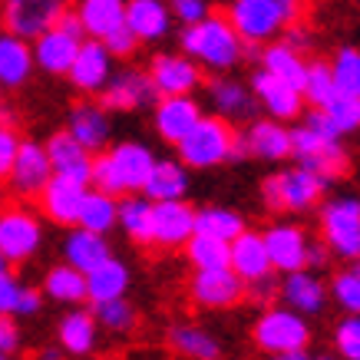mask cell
Wrapping results in <instances>:
<instances>
[{
	"label": "cell",
	"mask_w": 360,
	"mask_h": 360,
	"mask_svg": "<svg viewBox=\"0 0 360 360\" xmlns=\"http://www.w3.org/2000/svg\"><path fill=\"white\" fill-rule=\"evenodd\" d=\"M155 169V153L146 142L126 139L110 146L106 153L93 155V179L89 186L106 195H142V188L149 182Z\"/></svg>",
	"instance_id": "cell-1"
},
{
	"label": "cell",
	"mask_w": 360,
	"mask_h": 360,
	"mask_svg": "<svg viewBox=\"0 0 360 360\" xmlns=\"http://www.w3.org/2000/svg\"><path fill=\"white\" fill-rule=\"evenodd\" d=\"M179 40H182V53L192 63L212 70V73H221V77L241 63V50H245L225 13H208L202 23L186 27Z\"/></svg>",
	"instance_id": "cell-2"
},
{
	"label": "cell",
	"mask_w": 360,
	"mask_h": 360,
	"mask_svg": "<svg viewBox=\"0 0 360 360\" xmlns=\"http://www.w3.org/2000/svg\"><path fill=\"white\" fill-rule=\"evenodd\" d=\"M225 17L245 46H268L271 37L301 20V4L295 0H235L229 4Z\"/></svg>",
	"instance_id": "cell-3"
},
{
	"label": "cell",
	"mask_w": 360,
	"mask_h": 360,
	"mask_svg": "<svg viewBox=\"0 0 360 360\" xmlns=\"http://www.w3.org/2000/svg\"><path fill=\"white\" fill-rule=\"evenodd\" d=\"M324 192H328V182L301 165L262 179V202L268 212H278V215L281 212H311L314 205H324Z\"/></svg>",
	"instance_id": "cell-4"
},
{
	"label": "cell",
	"mask_w": 360,
	"mask_h": 360,
	"mask_svg": "<svg viewBox=\"0 0 360 360\" xmlns=\"http://www.w3.org/2000/svg\"><path fill=\"white\" fill-rule=\"evenodd\" d=\"M235 136L238 129L229 126L219 116H202L195 129L188 132L186 139L175 146V159L186 165L188 172L192 169H215V165H225L231 159V146H235Z\"/></svg>",
	"instance_id": "cell-5"
},
{
	"label": "cell",
	"mask_w": 360,
	"mask_h": 360,
	"mask_svg": "<svg viewBox=\"0 0 360 360\" xmlns=\"http://www.w3.org/2000/svg\"><path fill=\"white\" fill-rule=\"evenodd\" d=\"M321 241L344 262H360V195H334L317 215Z\"/></svg>",
	"instance_id": "cell-6"
},
{
	"label": "cell",
	"mask_w": 360,
	"mask_h": 360,
	"mask_svg": "<svg viewBox=\"0 0 360 360\" xmlns=\"http://www.w3.org/2000/svg\"><path fill=\"white\" fill-rule=\"evenodd\" d=\"M291 155L297 159L301 169L314 172L317 179H324L328 186L330 182H340V179L350 172L347 146L340 139L317 136V132H311L307 126H301V122L291 129Z\"/></svg>",
	"instance_id": "cell-7"
},
{
	"label": "cell",
	"mask_w": 360,
	"mask_h": 360,
	"mask_svg": "<svg viewBox=\"0 0 360 360\" xmlns=\"http://www.w3.org/2000/svg\"><path fill=\"white\" fill-rule=\"evenodd\" d=\"M251 340H255V347L271 354V357L295 354V350H307V344H311V324L295 311L274 304L258 314L255 328H251Z\"/></svg>",
	"instance_id": "cell-8"
},
{
	"label": "cell",
	"mask_w": 360,
	"mask_h": 360,
	"mask_svg": "<svg viewBox=\"0 0 360 360\" xmlns=\"http://www.w3.org/2000/svg\"><path fill=\"white\" fill-rule=\"evenodd\" d=\"M44 248V221L27 205L0 208V255L7 264L30 262L37 251Z\"/></svg>",
	"instance_id": "cell-9"
},
{
	"label": "cell",
	"mask_w": 360,
	"mask_h": 360,
	"mask_svg": "<svg viewBox=\"0 0 360 360\" xmlns=\"http://www.w3.org/2000/svg\"><path fill=\"white\" fill-rule=\"evenodd\" d=\"M63 11H66L63 0H7L0 7V30L17 37V40L33 44L44 33L53 30Z\"/></svg>",
	"instance_id": "cell-10"
},
{
	"label": "cell",
	"mask_w": 360,
	"mask_h": 360,
	"mask_svg": "<svg viewBox=\"0 0 360 360\" xmlns=\"http://www.w3.org/2000/svg\"><path fill=\"white\" fill-rule=\"evenodd\" d=\"M96 103L106 112H132V110H142V106H155V103H159V93H155L153 79H149L146 70L126 66L120 73H112V79L106 83V89L99 93Z\"/></svg>",
	"instance_id": "cell-11"
},
{
	"label": "cell",
	"mask_w": 360,
	"mask_h": 360,
	"mask_svg": "<svg viewBox=\"0 0 360 360\" xmlns=\"http://www.w3.org/2000/svg\"><path fill=\"white\" fill-rule=\"evenodd\" d=\"M149 79H153L159 99L169 96H192L202 86V66L192 63L182 50L179 53H155L149 60Z\"/></svg>",
	"instance_id": "cell-12"
},
{
	"label": "cell",
	"mask_w": 360,
	"mask_h": 360,
	"mask_svg": "<svg viewBox=\"0 0 360 360\" xmlns=\"http://www.w3.org/2000/svg\"><path fill=\"white\" fill-rule=\"evenodd\" d=\"M264 248H268V258H271V268L278 274H297L307 268V248H311V238L307 231L295 221H274L262 231Z\"/></svg>",
	"instance_id": "cell-13"
},
{
	"label": "cell",
	"mask_w": 360,
	"mask_h": 360,
	"mask_svg": "<svg viewBox=\"0 0 360 360\" xmlns=\"http://www.w3.org/2000/svg\"><path fill=\"white\" fill-rule=\"evenodd\" d=\"M251 96L258 99V106H262L264 112H268V120L274 122H295L304 116V96H301V89L295 86H288L284 79L271 77V73H264V70H255L251 73Z\"/></svg>",
	"instance_id": "cell-14"
},
{
	"label": "cell",
	"mask_w": 360,
	"mask_h": 360,
	"mask_svg": "<svg viewBox=\"0 0 360 360\" xmlns=\"http://www.w3.org/2000/svg\"><path fill=\"white\" fill-rule=\"evenodd\" d=\"M188 295L202 311H229L248 297V288L231 268L221 271H195L188 281Z\"/></svg>",
	"instance_id": "cell-15"
},
{
	"label": "cell",
	"mask_w": 360,
	"mask_h": 360,
	"mask_svg": "<svg viewBox=\"0 0 360 360\" xmlns=\"http://www.w3.org/2000/svg\"><path fill=\"white\" fill-rule=\"evenodd\" d=\"M202 103L195 96H169L153 106V129L169 146H179L202 122Z\"/></svg>",
	"instance_id": "cell-16"
},
{
	"label": "cell",
	"mask_w": 360,
	"mask_h": 360,
	"mask_svg": "<svg viewBox=\"0 0 360 360\" xmlns=\"http://www.w3.org/2000/svg\"><path fill=\"white\" fill-rule=\"evenodd\" d=\"M53 179V169H50V155H46L44 142L37 139H23L20 142V153H17V162H13L11 172V188L13 195L20 198H40L46 186Z\"/></svg>",
	"instance_id": "cell-17"
},
{
	"label": "cell",
	"mask_w": 360,
	"mask_h": 360,
	"mask_svg": "<svg viewBox=\"0 0 360 360\" xmlns=\"http://www.w3.org/2000/svg\"><path fill=\"white\" fill-rule=\"evenodd\" d=\"M278 301L281 307L295 311L307 321V317H317L324 307H328L330 295H328V284L321 281V274L314 271H297V274H284L281 284H278Z\"/></svg>",
	"instance_id": "cell-18"
},
{
	"label": "cell",
	"mask_w": 360,
	"mask_h": 360,
	"mask_svg": "<svg viewBox=\"0 0 360 360\" xmlns=\"http://www.w3.org/2000/svg\"><path fill=\"white\" fill-rule=\"evenodd\" d=\"M66 132H70L86 153L99 155V153H106V146H110L112 120L96 99H79L77 106L70 110V116H66Z\"/></svg>",
	"instance_id": "cell-19"
},
{
	"label": "cell",
	"mask_w": 360,
	"mask_h": 360,
	"mask_svg": "<svg viewBox=\"0 0 360 360\" xmlns=\"http://www.w3.org/2000/svg\"><path fill=\"white\" fill-rule=\"evenodd\" d=\"M208 96H212V106L219 112V120H225L229 126H238V122H255L262 120V106L258 99L251 96V89L235 77H215L208 83Z\"/></svg>",
	"instance_id": "cell-20"
},
{
	"label": "cell",
	"mask_w": 360,
	"mask_h": 360,
	"mask_svg": "<svg viewBox=\"0 0 360 360\" xmlns=\"http://www.w3.org/2000/svg\"><path fill=\"white\" fill-rule=\"evenodd\" d=\"M112 60L110 50L103 44H96V40H86V44L79 46L77 53V63L70 66V73H66V79L73 83V89L77 93H83V96H99L103 89H106V83L112 79Z\"/></svg>",
	"instance_id": "cell-21"
},
{
	"label": "cell",
	"mask_w": 360,
	"mask_h": 360,
	"mask_svg": "<svg viewBox=\"0 0 360 360\" xmlns=\"http://www.w3.org/2000/svg\"><path fill=\"white\" fill-rule=\"evenodd\" d=\"M46 155H50V169L60 179H70V182H79V186H89L93 179V153H86L66 129L53 132L50 139L44 142Z\"/></svg>",
	"instance_id": "cell-22"
},
{
	"label": "cell",
	"mask_w": 360,
	"mask_h": 360,
	"mask_svg": "<svg viewBox=\"0 0 360 360\" xmlns=\"http://www.w3.org/2000/svg\"><path fill=\"white\" fill-rule=\"evenodd\" d=\"M89 186H79V182H70V179H60L53 175L50 186L40 192V212L44 219H50L53 225H63V229H77L79 221V208H83V198H86Z\"/></svg>",
	"instance_id": "cell-23"
},
{
	"label": "cell",
	"mask_w": 360,
	"mask_h": 360,
	"mask_svg": "<svg viewBox=\"0 0 360 360\" xmlns=\"http://www.w3.org/2000/svg\"><path fill=\"white\" fill-rule=\"evenodd\" d=\"M229 268L238 274L241 281H245V288L274 278V268H271V258H268V248H264L262 231H251L248 229L241 238L231 241Z\"/></svg>",
	"instance_id": "cell-24"
},
{
	"label": "cell",
	"mask_w": 360,
	"mask_h": 360,
	"mask_svg": "<svg viewBox=\"0 0 360 360\" xmlns=\"http://www.w3.org/2000/svg\"><path fill=\"white\" fill-rule=\"evenodd\" d=\"M116 258L110 248V241L103 235H93V231H83V229H70V235L63 238V264H70L73 271H79L83 278L103 268V264Z\"/></svg>",
	"instance_id": "cell-25"
},
{
	"label": "cell",
	"mask_w": 360,
	"mask_h": 360,
	"mask_svg": "<svg viewBox=\"0 0 360 360\" xmlns=\"http://www.w3.org/2000/svg\"><path fill=\"white\" fill-rule=\"evenodd\" d=\"M195 238V208L188 202H159L155 205V241L162 248H186Z\"/></svg>",
	"instance_id": "cell-26"
},
{
	"label": "cell",
	"mask_w": 360,
	"mask_h": 360,
	"mask_svg": "<svg viewBox=\"0 0 360 360\" xmlns=\"http://www.w3.org/2000/svg\"><path fill=\"white\" fill-rule=\"evenodd\" d=\"M126 27L139 44H159L172 30V11L162 0H129L126 4Z\"/></svg>",
	"instance_id": "cell-27"
},
{
	"label": "cell",
	"mask_w": 360,
	"mask_h": 360,
	"mask_svg": "<svg viewBox=\"0 0 360 360\" xmlns=\"http://www.w3.org/2000/svg\"><path fill=\"white\" fill-rule=\"evenodd\" d=\"M241 136H245V146H248V155H255V159L281 162V159L291 155V126H284V122L262 116V120L251 122Z\"/></svg>",
	"instance_id": "cell-28"
},
{
	"label": "cell",
	"mask_w": 360,
	"mask_h": 360,
	"mask_svg": "<svg viewBox=\"0 0 360 360\" xmlns=\"http://www.w3.org/2000/svg\"><path fill=\"white\" fill-rule=\"evenodd\" d=\"M188 186H192V172L179 159H155V169L149 182L142 188V198H149L153 205L159 202H186Z\"/></svg>",
	"instance_id": "cell-29"
},
{
	"label": "cell",
	"mask_w": 360,
	"mask_h": 360,
	"mask_svg": "<svg viewBox=\"0 0 360 360\" xmlns=\"http://www.w3.org/2000/svg\"><path fill=\"white\" fill-rule=\"evenodd\" d=\"M83 44H86V40H83ZM83 44L53 27V30L44 33L40 40H33V63H37V70H44L50 77H66L70 66L77 63V53Z\"/></svg>",
	"instance_id": "cell-30"
},
{
	"label": "cell",
	"mask_w": 360,
	"mask_h": 360,
	"mask_svg": "<svg viewBox=\"0 0 360 360\" xmlns=\"http://www.w3.org/2000/svg\"><path fill=\"white\" fill-rule=\"evenodd\" d=\"M56 340H60V350L73 354V357H86L96 350L99 340V324L93 311H83V307H73L60 317L56 324Z\"/></svg>",
	"instance_id": "cell-31"
},
{
	"label": "cell",
	"mask_w": 360,
	"mask_h": 360,
	"mask_svg": "<svg viewBox=\"0 0 360 360\" xmlns=\"http://www.w3.org/2000/svg\"><path fill=\"white\" fill-rule=\"evenodd\" d=\"M86 40L106 44L112 33L126 27V4L122 0H83L77 7Z\"/></svg>",
	"instance_id": "cell-32"
},
{
	"label": "cell",
	"mask_w": 360,
	"mask_h": 360,
	"mask_svg": "<svg viewBox=\"0 0 360 360\" xmlns=\"http://www.w3.org/2000/svg\"><path fill=\"white\" fill-rule=\"evenodd\" d=\"M169 347L175 354H182L186 360H221V340L212 334V330L198 328L192 321H175L169 328Z\"/></svg>",
	"instance_id": "cell-33"
},
{
	"label": "cell",
	"mask_w": 360,
	"mask_h": 360,
	"mask_svg": "<svg viewBox=\"0 0 360 360\" xmlns=\"http://www.w3.org/2000/svg\"><path fill=\"white\" fill-rule=\"evenodd\" d=\"M33 44L17 40L11 33H0V86L4 89H20L33 77Z\"/></svg>",
	"instance_id": "cell-34"
},
{
	"label": "cell",
	"mask_w": 360,
	"mask_h": 360,
	"mask_svg": "<svg viewBox=\"0 0 360 360\" xmlns=\"http://www.w3.org/2000/svg\"><path fill=\"white\" fill-rule=\"evenodd\" d=\"M132 284V271L129 264L120 262V258H110V262L96 268V271L86 278V297L89 304H110V301H120V297L129 295Z\"/></svg>",
	"instance_id": "cell-35"
},
{
	"label": "cell",
	"mask_w": 360,
	"mask_h": 360,
	"mask_svg": "<svg viewBox=\"0 0 360 360\" xmlns=\"http://www.w3.org/2000/svg\"><path fill=\"white\" fill-rule=\"evenodd\" d=\"M262 70L271 73V77L284 79L288 86L304 89V77H307V56H301L297 50L284 44V40H274V44L262 46Z\"/></svg>",
	"instance_id": "cell-36"
},
{
	"label": "cell",
	"mask_w": 360,
	"mask_h": 360,
	"mask_svg": "<svg viewBox=\"0 0 360 360\" xmlns=\"http://www.w3.org/2000/svg\"><path fill=\"white\" fill-rule=\"evenodd\" d=\"M245 231H248L245 215L235 212V208H225V205H202V208H195V235H205V238H215V241L231 245V241L241 238Z\"/></svg>",
	"instance_id": "cell-37"
},
{
	"label": "cell",
	"mask_w": 360,
	"mask_h": 360,
	"mask_svg": "<svg viewBox=\"0 0 360 360\" xmlns=\"http://www.w3.org/2000/svg\"><path fill=\"white\" fill-rule=\"evenodd\" d=\"M120 229L136 245H153L155 241V205L142 195L120 198Z\"/></svg>",
	"instance_id": "cell-38"
},
{
	"label": "cell",
	"mask_w": 360,
	"mask_h": 360,
	"mask_svg": "<svg viewBox=\"0 0 360 360\" xmlns=\"http://www.w3.org/2000/svg\"><path fill=\"white\" fill-rule=\"evenodd\" d=\"M77 229L93 231V235H103V238H106L112 229H120V198L89 188L86 198H83V208H79Z\"/></svg>",
	"instance_id": "cell-39"
},
{
	"label": "cell",
	"mask_w": 360,
	"mask_h": 360,
	"mask_svg": "<svg viewBox=\"0 0 360 360\" xmlns=\"http://www.w3.org/2000/svg\"><path fill=\"white\" fill-rule=\"evenodd\" d=\"M44 307V291L23 284L17 274H0V314L7 317H33Z\"/></svg>",
	"instance_id": "cell-40"
},
{
	"label": "cell",
	"mask_w": 360,
	"mask_h": 360,
	"mask_svg": "<svg viewBox=\"0 0 360 360\" xmlns=\"http://www.w3.org/2000/svg\"><path fill=\"white\" fill-rule=\"evenodd\" d=\"M44 295L56 304H70V307H79L86 297V278L79 271H73L70 264H53L50 271L44 274Z\"/></svg>",
	"instance_id": "cell-41"
},
{
	"label": "cell",
	"mask_w": 360,
	"mask_h": 360,
	"mask_svg": "<svg viewBox=\"0 0 360 360\" xmlns=\"http://www.w3.org/2000/svg\"><path fill=\"white\" fill-rule=\"evenodd\" d=\"M328 295L347 317H360V262H350L330 274Z\"/></svg>",
	"instance_id": "cell-42"
},
{
	"label": "cell",
	"mask_w": 360,
	"mask_h": 360,
	"mask_svg": "<svg viewBox=\"0 0 360 360\" xmlns=\"http://www.w3.org/2000/svg\"><path fill=\"white\" fill-rule=\"evenodd\" d=\"M338 86H334V73H330V60H307V77L301 96L311 110H324L334 99Z\"/></svg>",
	"instance_id": "cell-43"
},
{
	"label": "cell",
	"mask_w": 360,
	"mask_h": 360,
	"mask_svg": "<svg viewBox=\"0 0 360 360\" xmlns=\"http://www.w3.org/2000/svg\"><path fill=\"white\" fill-rule=\"evenodd\" d=\"M186 258L192 262L195 271H221V268H229L231 245L205 238V235H195V238L186 245Z\"/></svg>",
	"instance_id": "cell-44"
},
{
	"label": "cell",
	"mask_w": 360,
	"mask_h": 360,
	"mask_svg": "<svg viewBox=\"0 0 360 360\" xmlns=\"http://www.w3.org/2000/svg\"><path fill=\"white\" fill-rule=\"evenodd\" d=\"M330 73L338 93L360 99V46H338L330 56Z\"/></svg>",
	"instance_id": "cell-45"
},
{
	"label": "cell",
	"mask_w": 360,
	"mask_h": 360,
	"mask_svg": "<svg viewBox=\"0 0 360 360\" xmlns=\"http://www.w3.org/2000/svg\"><path fill=\"white\" fill-rule=\"evenodd\" d=\"M93 317H96L99 328L116 334V338L132 334V330H136V321H139V314H136V307H132L129 297H120V301H110V304H96L93 307Z\"/></svg>",
	"instance_id": "cell-46"
},
{
	"label": "cell",
	"mask_w": 360,
	"mask_h": 360,
	"mask_svg": "<svg viewBox=\"0 0 360 360\" xmlns=\"http://www.w3.org/2000/svg\"><path fill=\"white\" fill-rule=\"evenodd\" d=\"M324 116L330 120V126L338 129V136H350V132L360 129V99L357 96H347V93H334L328 106H324Z\"/></svg>",
	"instance_id": "cell-47"
},
{
	"label": "cell",
	"mask_w": 360,
	"mask_h": 360,
	"mask_svg": "<svg viewBox=\"0 0 360 360\" xmlns=\"http://www.w3.org/2000/svg\"><path fill=\"white\" fill-rule=\"evenodd\" d=\"M334 350L340 360H360V317H344L334 328Z\"/></svg>",
	"instance_id": "cell-48"
},
{
	"label": "cell",
	"mask_w": 360,
	"mask_h": 360,
	"mask_svg": "<svg viewBox=\"0 0 360 360\" xmlns=\"http://www.w3.org/2000/svg\"><path fill=\"white\" fill-rule=\"evenodd\" d=\"M20 132L17 126H0V182L11 179L13 162H17V153H20Z\"/></svg>",
	"instance_id": "cell-49"
},
{
	"label": "cell",
	"mask_w": 360,
	"mask_h": 360,
	"mask_svg": "<svg viewBox=\"0 0 360 360\" xmlns=\"http://www.w3.org/2000/svg\"><path fill=\"white\" fill-rule=\"evenodd\" d=\"M169 11H172V20H179L182 30H186V27H195V23L205 20L212 7L205 0H175V4H169Z\"/></svg>",
	"instance_id": "cell-50"
},
{
	"label": "cell",
	"mask_w": 360,
	"mask_h": 360,
	"mask_svg": "<svg viewBox=\"0 0 360 360\" xmlns=\"http://www.w3.org/2000/svg\"><path fill=\"white\" fill-rule=\"evenodd\" d=\"M106 50H110V56L112 60H129L132 53H136V50H139V40H136V37H132V30L129 27H122V30H116L110 37V40H106Z\"/></svg>",
	"instance_id": "cell-51"
},
{
	"label": "cell",
	"mask_w": 360,
	"mask_h": 360,
	"mask_svg": "<svg viewBox=\"0 0 360 360\" xmlns=\"http://www.w3.org/2000/svg\"><path fill=\"white\" fill-rule=\"evenodd\" d=\"M284 44L291 46V50H297V53L304 56L311 46H314V33H311V27H307L304 20H297L291 23L288 30H284Z\"/></svg>",
	"instance_id": "cell-52"
},
{
	"label": "cell",
	"mask_w": 360,
	"mask_h": 360,
	"mask_svg": "<svg viewBox=\"0 0 360 360\" xmlns=\"http://www.w3.org/2000/svg\"><path fill=\"white\" fill-rule=\"evenodd\" d=\"M20 344H23V338H20L17 321L0 314V354H13V350H20Z\"/></svg>",
	"instance_id": "cell-53"
},
{
	"label": "cell",
	"mask_w": 360,
	"mask_h": 360,
	"mask_svg": "<svg viewBox=\"0 0 360 360\" xmlns=\"http://www.w3.org/2000/svg\"><path fill=\"white\" fill-rule=\"evenodd\" d=\"M56 30L66 33V37H73V40H86V33H83V23H79V13L77 7H66L63 13H60V20H56Z\"/></svg>",
	"instance_id": "cell-54"
},
{
	"label": "cell",
	"mask_w": 360,
	"mask_h": 360,
	"mask_svg": "<svg viewBox=\"0 0 360 360\" xmlns=\"http://www.w3.org/2000/svg\"><path fill=\"white\" fill-rule=\"evenodd\" d=\"M330 264V251H328V245L321 238H314L311 241V248H307V271H324Z\"/></svg>",
	"instance_id": "cell-55"
},
{
	"label": "cell",
	"mask_w": 360,
	"mask_h": 360,
	"mask_svg": "<svg viewBox=\"0 0 360 360\" xmlns=\"http://www.w3.org/2000/svg\"><path fill=\"white\" fill-rule=\"evenodd\" d=\"M248 295H251V297H258V301H274V297H278V281H274V278H268V281L251 284Z\"/></svg>",
	"instance_id": "cell-56"
},
{
	"label": "cell",
	"mask_w": 360,
	"mask_h": 360,
	"mask_svg": "<svg viewBox=\"0 0 360 360\" xmlns=\"http://www.w3.org/2000/svg\"><path fill=\"white\" fill-rule=\"evenodd\" d=\"M63 357V350L60 347H44L40 354H37V360H60Z\"/></svg>",
	"instance_id": "cell-57"
},
{
	"label": "cell",
	"mask_w": 360,
	"mask_h": 360,
	"mask_svg": "<svg viewBox=\"0 0 360 360\" xmlns=\"http://www.w3.org/2000/svg\"><path fill=\"white\" fill-rule=\"evenodd\" d=\"M271 360H311V354H307V350H295V354H278V357H271Z\"/></svg>",
	"instance_id": "cell-58"
},
{
	"label": "cell",
	"mask_w": 360,
	"mask_h": 360,
	"mask_svg": "<svg viewBox=\"0 0 360 360\" xmlns=\"http://www.w3.org/2000/svg\"><path fill=\"white\" fill-rule=\"evenodd\" d=\"M7 271H11V264H7V258L0 255V274H7Z\"/></svg>",
	"instance_id": "cell-59"
},
{
	"label": "cell",
	"mask_w": 360,
	"mask_h": 360,
	"mask_svg": "<svg viewBox=\"0 0 360 360\" xmlns=\"http://www.w3.org/2000/svg\"><path fill=\"white\" fill-rule=\"evenodd\" d=\"M311 360H338L334 354H317V357H311Z\"/></svg>",
	"instance_id": "cell-60"
},
{
	"label": "cell",
	"mask_w": 360,
	"mask_h": 360,
	"mask_svg": "<svg viewBox=\"0 0 360 360\" xmlns=\"http://www.w3.org/2000/svg\"><path fill=\"white\" fill-rule=\"evenodd\" d=\"M0 360H13V357H11V354H0Z\"/></svg>",
	"instance_id": "cell-61"
},
{
	"label": "cell",
	"mask_w": 360,
	"mask_h": 360,
	"mask_svg": "<svg viewBox=\"0 0 360 360\" xmlns=\"http://www.w3.org/2000/svg\"><path fill=\"white\" fill-rule=\"evenodd\" d=\"M0 106H4V86H0Z\"/></svg>",
	"instance_id": "cell-62"
},
{
	"label": "cell",
	"mask_w": 360,
	"mask_h": 360,
	"mask_svg": "<svg viewBox=\"0 0 360 360\" xmlns=\"http://www.w3.org/2000/svg\"><path fill=\"white\" fill-rule=\"evenodd\" d=\"M0 202H4V192H0Z\"/></svg>",
	"instance_id": "cell-63"
},
{
	"label": "cell",
	"mask_w": 360,
	"mask_h": 360,
	"mask_svg": "<svg viewBox=\"0 0 360 360\" xmlns=\"http://www.w3.org/2000/svg\"><path fill=\"white\" fill-rule=\"evenodd\" d=\"M0 33H4V30H0Z\"/></svg>",
	"instance_id": "cell-64"
}]
</instances>
